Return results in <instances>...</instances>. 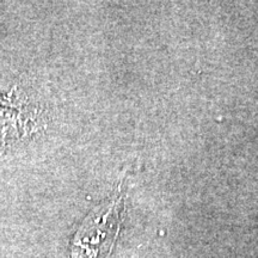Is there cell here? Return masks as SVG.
Returning a JSON list of instances; mask_svg holds the SVG:
<instances>
[{
  "mask_svg": "<svg viewBox=\"0 0 258 258\" xmlns=\"http://www.w3.org/2000/svg\"><path fill=\"white\" fill-rule=\"evenodd\" d=\"M19 109L0 108V145L11 143L24 134H30L31 117L24 116Z\"/></svg>",
  "mask_w": 258,
  "mask_h": 258,
  "instance_id": "1",
  "label": "cell"
}]
</instances>
